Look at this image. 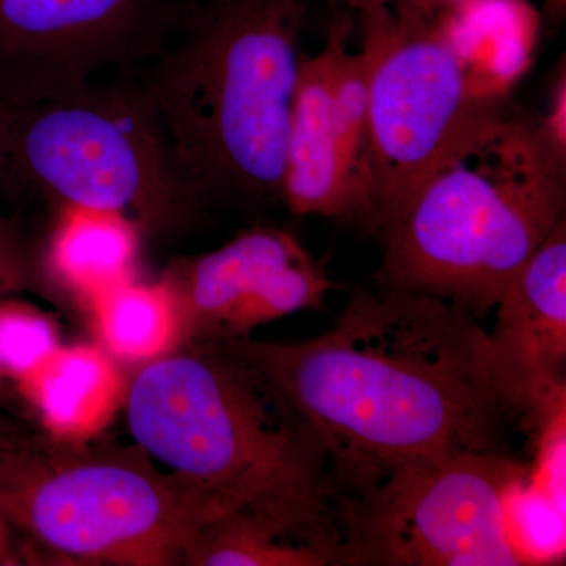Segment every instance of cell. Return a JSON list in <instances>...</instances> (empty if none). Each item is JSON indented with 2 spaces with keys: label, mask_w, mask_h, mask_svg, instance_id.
<instances>
[{
  "label": "cell",
  "mask_w": 566,
  "mask_h": 566,
  "mask_svg": "<svg viewBox=\"0 0 566 566\" xmlns=\"http://www.w3.org/2000/svg\"><path fill=\"white\" fill-rule=\"evenodd\" d=\"M227 344L314 438L337 497L423 458L509 452L520 427L479 318L428 294L357 289L308 340Z\"/></svg>",
  "instance_id": "6da1fadb"
},
{
  "label": "cell",
  "mask_w": 566,
  "mask_h": 566,
  "mask_svg": "<svg viewBox=\"0 0 566 566\" xmlns=\"http://www.w3.org/2000/svg\"><path fill=\"white\" fill-rule=\"evenodd\" d=\"M126 419L208 517H266L338 566L335 491L322 449L227 342L158 357L134 378Z\"/></svg>",
  "instance_id": "7a4b0ae2"
},
{
  "label": "cell",
  "mask_w": 566,
  "mask_h": 566,
  "mask_svg": "<svg viewBox=\"0 0 566 566\" xmlns=\"http://www.w3.org/2000/svg\"><path fill=\"white\" fill-rule=\"evenodd\" d=\"M565 210L566 158L535 115L504 104L469 126L379 230L371 281L483 318Z\"/></svg>",
  "instance_id": "3957f363"
},
{
  "label": "cell",
  "mask_w": 566,
  "mask_h": 566,
  "mask_svg": "<svg viewBox=\"0 0 566 566\" xmlns=\"http://www.w3.org/2000/svg\"><path fill=\"white\" fill-rule=\"evenodd\" d=\"M304 0H186L142 82L205 202H281Z\"/></svg>",
  "instance_id": "277c9868"
},
{
  "label": "cell",
  "mask_w": 566,
  "mask_h": 566,
  "mask_svg": "<svg viewBox=\"0 0 566 566\" xmlns=\"http://www.w3.org/2000/svg\"><path fill=\"white\" fill-rule=\"evenodd\" d=\"M10 117L22 181L71 207L132 210L155 223L205 203L144 85L92 81Z\"/></svg>",
  "instance_id": "5b68a950"
},
{
  "label": "cell",
  "mask_w": 566,
  "mask_h": 566,
  "mask_svg": "<svg viewBox=\"0 0 566 566\" xmlns=\"http://www.w3.org/2000/svg\"><path fill=\"white\" fill-rule=\"evenodd\" d=\"M528 476L509 452H461L394 469L335 499L338 566L528 565L510 509Z\"/></svg>",
  "instance_id": "8992f818"
},
{
  "label": "cell",
  "mask_w": 566,
  "mask_h": 566,
  "mask_svg": "<svg viewBox=\"0 0 566 566\" xmlns=\"http://www.w3.org/2000/svg\"><path fill=\"white\" fill-rule=\"evenodd\" d=\"M368 80V214L378 234L450 147L506 102L483 91L438 21L385 7L363 14Z\"/></svg>",
  "instance_id": "52a82bcc"
},
{
  "label": "cell",
  "mask_w": 566,
  "mask_h": 566,
  "mask_svg": "<svg viewBox=\"0 0 566 566\" xmlns=\"http://www.w3.org/2000/svg\"><path fill=\"white\" fill-rule=\"evenodd\" d=\"M0 510L66 556L158 565L188 553L208 517L182 491L118 463L25 475L0 453Z\"/></svg>",
  "instance_id": "ba28073f"
},
{
  "label": "cell",
  "mask_w": 566,
  "mask_h": 566,
  "mask_svg": "<svg viewBox=\"0 0 566 566\" xmlns=\"http://www.w3.org/2000/svg\"><path fill=\"white\" fill-rule=\"evenodd\" d=\"M186 0H0V109L18 112L161 50Z\"/></svg>",
  "instance_id": "9c48e42d"
},
{
  "label": "cell",
  "mask_w": 566,
  "mask_h": 566,
  "mask_svg": "<svg viewBox=\"0 0 566 566\" xmlns=\"http://www.w3.org/2000/svg\"><path fill=\"white\" fill-rule=\"evenodd\" d=\"M182 308L212 342L248 337L262 324L322 311L338 283L294 234L253 227L216 251L182 264L175 281Z\"/></svg>",
  "instance_id": "30bf717a"
},
{
  "label": "cell",
  "mask_w": 566,
  "mask_h": 566,
  "mask_svg": "<svg viewBox=\"0 0 566 566\" xmlns=\"http://www.w3.org/2000/svg\"><path fill=\"white\" fill-rule=\"evenodd\" d=\"M494 311L488 342L497 385L521 430L545 433L565 408V218L509 283Z\"/></svg>",
  "instance_id": "8fae6325"
},
{
  "label": "cell",
  "mask_w": 566,
  "mask_h": 566,
  "mask_svg": "<svg viewBox=\"0 0 566 566\" xmlns=\"http://www.w3.org/2000/svg\"><path fill=\"white\" fill-rule=\"evenodd\" d=\"M352 18L333 22L318 54L301 57L283 158L282 203L293 214L322 216L360 227L363 210L338 151L333 80Z\"/></svg>",
  "instance_id": "7c38bea8"
},
{
  "label": "cell",
  "mask_w": 566,
  "mask_h": 566,
  "mask_svg": "<svg viewBox=\"0 0 566 566\" xmlns=\"http://www.w3.org/2000/svg\"><path fill=\"white\" fill-rule=\"evenodd\" d=\"M25 379L48 427L70 438L103 428L120 397L114 364L106 354L88 346L55 349Z\"/></svg>",
  "instance_id": "4fadbf2b"
},
{
  "label": "cell",
  "mask_w": 566,
  "mask_h": 566,
  "mask_svg": "<svg viewBox=\"0 0 566 566\" xmlns=\"http://www.w3.org/2000/svg\"><path fill=\"white\" fill-rule=\"evenodd\" d=\"M136 243L123 212L66 205L52 243V268L66 285L95 301L129 281Z\"/></svg>",
  "instance_id": "5bb4252c"
},
{
  "label": "cell",
  "mask_w": 566,
  "mask_h": 566,
  "mask_svg": "<svg viewBox=\"0 0 566 566\" xmlns=\"http://www.w3.org/2000/svg\"><path fill=\"white\" fill-rule=\"evenodd\" d=\"M93 304L104 344L122 359H158L177 335L180 308L167 283L123 282L96 297Z\"/></svg>",
  "instance_id": "9a60e30c"
},
{
  "label": "cell",
  "mask_w": 566,
  "mask_h": 566,
  "mask_svg": "<svg viewBox=\"0 0 566 566\" xmlns=\"http://www.w3.org/2000/svg\"><path fill=\"white\" fill-rule=\"evenodd\" d=\"M188 554L193 564L208 566H333L319 551L252 512H233L207 524Z\"/></svg>",
  "instance_id": "2e32d148"
},
{
  "label": "cell",
  "mask_w": 566,
  "mask_h": 566,
  "mask_svg": "<svg viewBox=\"0 0 566 566\" xmlns=\"http://www.w3.org/2000/svg\"><path fill=\"white\" fill-rule=\"evenodd\" d=\"M333 123L338 151L363 210L360 229L368 214V80L367 61L363 51L342 48L335 63L333 80Z\"/></svg>",
  "instance_id": "e0dca14e"
},
{
  "label": "cell",
  "mask_w": 566,
  "mask_h": 566,
  "mask_svg": "<svg viewBox=\"0 0 566 566\" xmlns=\"http://www.w3.org/2000/svg\"><path fill=\"white\" fill-rule=\"evenodd\" d=\"M59 348L54 326L29 308H0V374L29 378Z\"/></svg>",
  "instance_id": "ac0fdd59"
},
{
  "label": "cell",
  "mask_w": 566,
  "mask_h": 566,
  "mask_svg": "<svg viewBox=\"0 0 566 566\" xmlns=\"http://www.w3.org/2000/svg\"><path fill=\"white\" fill-rule=\"evenodd\" d=\"M536 125L547 144L557 155L566 158V63L562 55L560 63L551 74L545 111L535 114Z\"/></svg>",
  "instance_id": "d6986e66"
},
{
  "label": "cell",
  "mask_w": 566,
  "mask_h": 566,
  "mask_svg": "<svg viewBox=\"0 0 566 566\" xmlns=\"http://www.w3.org/2000/svg\"><path fill=\"white\" fill-rule=\"evenodd\" d=\"M22 181L13 155L11 140V117L9 112L0 109V188Z\"/></svg>",
  "instance_id": "ffe728a7"
},
{
  "label": "cell",
  "mask_w": 566,
  "mask_h": 566,
  "mask_svg": "<svg viewBox=\"0 0 566 566\" xmlns=\"http://www.w3.org/2000/svg\"><path fill=\"white\" fill-rule=\"evenodd\" d=\"M21 281L22 273L17 255L6 241L0 240V292L17 289Z\"/></svg>",
  "instance_id": "44dd1931"
},
{
  "label": "cell",
  "mask_w": 566,
  "mask_h": 566,
  "mask_svg": "<svg viewBox=\"0 0 566 566\" xmlns=\"http://www.w3.org/2000/svg\"><path fill=\"white\" fill-rule=\"evenodd\" d=\"M334 9H346L363 14L392 6V0H326Z\"/></svg>",
  "instance_id": "7402d4cb"
},
{
  "label": "cell",
  "mask_w": 566,
  "mask_h": 566,
  "mask_svg": "<svg viewBox=\"0 0 566 566\" xmlns=\"http://www.w3.org/2000/svg\"><path fill=\"white\" fill-rule=\"evenodd\" d=\"M3 513L2 510H0V560H2L3 557H6L7 554V546H6V535H3Z\"/></svg>",
  "instance_id": "603a6c76"
},
{
  "label": "cell",
  "mask_w": 566,
  "mask_h": 566,
  "mask_svg": "<svg viewBox=\"0 0 566 566\" xmlns=\"http://www.w3.org/2000/svg\"><path fill=\"white\" fill-rule=\"evenodd\" d=\"M549 2L551 9L554 10V13L560 14L564 13L565 10V0H547Z\"/></svg>",
  "instance_id": "cb8c5ba5"
}]
</instances>
